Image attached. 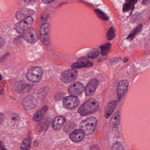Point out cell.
<instances>
[{
	"instance_id": "11",
	"label": "cell",
	"mask_w": 150,
	"mask_h": 150,
	"mask_svg": "<svg viewBox=\"0 0 150 150\" xmlns=\"http://www.w3.org/2000/svg\"><path fill=\"white\" fill-rule=\"evenodd\" d=\"M129 82L126 80H123L120 81L117 90V97L118 101H121L125 95L128 90Z\"/></svg>"
},
{
	"instance_id": "24",
	"label": "cell",
	"mask_w": 150,
	"mask_h": 150,
	"mask_svg": "<svg viewBox=\"0 0 150 150\" xmlns=\"http://www.w3.org/2000/svg\"><path fill=\"white\" fill-rule=\"evenodd\" d=\"M142 29V25H139L138 27H137L136 28H135L134 30H132V32L131 33H130V34L128 36V37H127L126 39L129 40V41H131V40L133 39V38L135 37V36H136L138 33H139V32L141 31Z\"/></svg>"
},
{
	"instance_id": "21",
	"label": "cell",
	"mask_w": 150,
	"mask_h": 150,
	"mask_svg": "<svg viewBox=\"0 0 150 150\" xmlns=\"http://www.w3.org/2000/svg\"><path fill=\"white\" fill-rule=\"evenodd\" d=\"M120 116L119 112L117 111L111 117V119L110 121V124L113 128H116L118 127L120 124Z\"/></svg>"
},
{
	"instance_id": "28",
	"label": "cell",
	"mask_w": 150,
	"mask_h": 150,
	"mask_svg": "<svg viewBox=\"0 0 150 150\" xmlns=\"http://www.w3.org/2000/svg\"><path fill=\"white\" fill-rule=\"evenodd\" d=\"M112 150H125L123 145L119 142H115L113 144L112 147Z\"/></svg>"
},
{
	"instance_id": "10",
	"label": "cell",
	"mask_w": 150,
	"mask_h": 150,
	"mask_svg": "<svg viewBox=\"0 0 150 150\" xmlns=\"http://www.w3.org/2000/svg\"><path fill=\"white\" fill-rule=\"evenodd\" d=\"M22 104L25 109L30 110L36 107L37 104V101L35 97L30 96L25 97Z\"/></svg>"
},
{
	"instance_id": "3",
	"label": "cell",
	"mask_w": 150,
	"mask_h": 150,
	"mask_svg": "<svg viewBox=\"0 0 150 150\" xmlns=\"http://www.w3.org/2000/svg\"><path fill=\"white\" fill-rule=\"evenodd\" d=\"M43 70L40 67H34L30 68L27 71L26 77L28 81L32 83H37L42 79Z\"/></svg>"
},
{
	"instance_id": "37",
	"label": "cell",
	"mask_w": 150,
	"mask_h": 150,
	"mask_svg": "<svg viewBox=\"0 0 150 150\" xmlns=\"http://www.w3.org/2000/svg\"><path fill=\"white\" fill-rule=\"evenodd\" d=\"M128 61H129V58L125 57V58L124 59L123 62L124 63L127 62H128Z\"/></svg>"
},
{
	"instance_id": "38",
	"label": "cell",
	"mask_w": 150,
	"mask_h": 150,
	"mask_svg": "<svg viewBox=\"0 0 150 150\" xmlns=\"http://www.w3.org/2000/svg\"><path fill=\"white\" fill-rule=\"evenodd\" d=\"M3 89H2V88L0 86V95H1V94L3 93Z\"/></svg>"
},
{
	"instance_id": "2",
	"label": "cell",
	"mask_w": 150,
	"mask_h": 150,
	"mask_svg": "<svg viewBox=\"0 0 150 150\" xmlns=\"http://www.w3.org/2000/svg\"><path fill=\"white\" fill-rule=\"evenodd\" d=\"M96 118L89 117L83 120L80 124V128L84 132L85 135H89L94 131L96 125Z\"/></svg>"
},
{
	"instance_id": "19",
	"label": "cell",
	"mask_w": 150,
	"mask_h": 150,
	"mask_svg": "<svg viewBox=\"0 0 150 150\" xmlns=\"http://www.w3.org/2000/svg\"><path fill=\"white\" fill-rule=\"evenodd\" d=\"M138 0H126L123 6V12L124 13L132 11Z\"/></svg>"
},
{
	"instance_id": "26",
	"label": "cell",
	"mask_w": 150,
	"mask_h": 150,
	"mask_svg": "<svg viewBox=\"0 0 150 150\" xmlns=\"http://www.w3.org/2000/svg\"><path fill=\"white\" fill-rule=\"evenodd\" d=\"M100 53L96 49H93L91 50L88 54V57L89 58L94 59L97 57L99 56Z\"/></svg>"
},
{
	"instance_id": "5",
	"label": "cell",
	"mask_w": 150,
	"mask_h": 150,
	"mask_svg": "<svg viewBox=\"0 0 150 150\" xmlns=\"http://www.w3.org/2000/svg\"><path fill=\"white\" fill-rule=\"evenodd\" d=\"M85 89L83 84L79 82H74L71 83L68 88V92L71 96L77 97L82 94Z\"/></svg>"
},
{
	"instance_id": "31",
	"label": "cell",
	"mask_w": 150,
	"mask_h": 150,
	"mask_svg": "<svg viewBox=\"0 0 150 150\" xmlns=\"http://www.w3.org/2000/svg\"><path fill=\"white\" fill-rule=\"evenodd\" d=\"M89 150H100L99 146L98 145H94L93 146H91Z\"/></svg>"
},
{
	"instance_id": "7",
	"label": "cell",
	"mask_w": 150,
	"mask_h": 150,
	"mask_svg": "<svg viewBox=\"0 0 150 150\" xmlns=\"http://www.w3.org/2000/svg\"><path fill=\"white\" fill-rule=\"evenodd\" d=\"M78 76V72L75 69L67 70L62 73L61 80L64 83H69L75 80Z\"/></svg>"
},
{
	"instance_id": "23",
	"label": "cell",
	"mask_w": 150,
	"mask_h": 150,
	"mask_svg": "<svg viewBox=\"0 0 150 150\" xmlns=\"http://www.w3.org/2000/svg\"><path fill=\"white\" fill-rule=\"evenodd\" d=\"M31 139L30 135L23 141L21 144V149L22 150H29L31 148Z\"/></svg>"
},
{
	"instance_id": "16",
	"label": "cell",
	"mask_w": 150,
	"mask_h": 150,
	"mask_svg": "<svg viewBox=\"0 0 150 150\" xmlns=\"http://www.w3.org/2000/svg\"><path fill=\"white\" fill-rule=\"evenodd\" d=\"M85 134L81 129L73 131L70 134L69 137L72 141L74 142H79L84 138Z\"/></svg>"
},
{
	"instance_id": "20",
	"label": "cell",
	"mask_w": 150,
	"mask_h": 150,
	"mask_svg": "<svg viewBox=\"0 0 150 150\" xmlns=\"http://www.w3.org/2000/svg\"><path fill=\"white\" fill-rule=\"evenodd\" d=\"M48 110V107L46 105L44 106L41 109L37 111L33 116V119L36 122H39L42 120L43 117L47 112Z\"/></svg>"
},
{
	"instance_id": "29",
	"label": "cell",
	"mask_w": 150,
	"mask_h": 150,
	"mask_svg": "<svg viewBox=\"0 0 150 150\" xmlns=\"http://www.w3.org/2000/svg\"><path fill=\"white\" fill-rule=\"evenodd\" d=\"M122 60V58L121 57H114L112 58L109 62V65H112V64H115L121 62Z\"/></svg>"
},
{
	"instance_id": "25",
	"label": "cell",
	"mask_w": 150,
	"mask_h": 150,
	"mask_svg": "<svg viewBox=\"0 0 150 150\" xmlns=\"http://www.w3.org/2000/svg\"><path fill=\"white\" fill-rule=\"evenodd\" d=\"M95 12L97 16H98L103 20L107 21L108 20V17L107 16V15L105 13H104L101 10L98 9H95Z\"/></svg>"
},
{
	"instance_id": "15",
	"label": "cell",
	"mask_w": 150,
	"mask_h": 150,
	"mask_svg": "<svg viewBox=\"0 0 150 150\" xmlns=\"http://www.w3.org/2000/svg\"><path fill=\"white\" fill-rule=\"evenodd\" d=\"M35 11L30 8H24L17 12L16 14V19L18 20L22 21L33 15Z\"/></svg>"
},
{
	"instance_id": "6",
	"label": "cell",
	"mask_w": 150,
	"mask_h": 150,
	"mask_svg": "<svg viewBox=\"0 0 150 150\" xmlns=\"http://www.w3.org/2000/svg\"><path fill=\"white\" fill-rule=\"evenodd\" d=\"M34 22V19L32 17H28L23 20L21 21L19 23H17L14 26V29L18 33L23 34L26 30L30 28V26Z\"/></svg>"
},
{
	"instance_id": "32",
	"label": "cell",
	"mask_w": 150,
	"mask_h": 150,
	"mask_svg": "<svg viewBox=\"0 0 150 150\" xmlns=\"http://www.w3.org/2000/svg\"><path fill=\"white\" fill-rule=\"evenodd\" d=\"M0 150H7L1 141H0Z\"/></svg>"
},
{
	"instance_id": "17",
	"label": "cell",
	"mask_w": 150,
	"mask_h": 150,
	"mask_svg": "<svg viewBox=\"0 0 150 150\" xmlns=\"http://www.w3.org/2000/svg\"><path fill=\"white\" fill-rule=\"evenodd\" d=\"M66 119L65 117L62 116H57L54 119L52 124V127L55 130H59L62 128L65 123Z\"/></svg>"
},
{
	"instance_id": "12",
	"label": "cell",
	"mask_w": 150,
	"mask_h": 150,
	"mask_svg": "<svg viewBox=\"0 0 150 150\" xmlns=\"http://www.w3.org/2000/svg\"><path fill=\"white\" fill-rule=\"evenodd\" d=\"M93 65V63L88 61L86 57H82L78 59L77 62L74 63L72 64L71 68L72 69H79V68L91 67Z\"/></svg>"
},
{
	"instance_id": "34",
	"label": "cell",
	"mask_w": 150,
	"mask_h": 150,
	"mask_svg": "<svg viewBox=\"0 0 150 150\" xmlns=\"http://www.w3.org/2000/svg\"><path fill=\"white\" fill-rule=\"evenodd\" d=\"M54 0H42L44 4H49L54 1Z\"/></svg>"
},
{
	"instance_id": "14",
	"label": "cell",
	"mask_w": 150,
	"mask_h": 150,
	"mask_svg": "<svg viewBox=\"0 0 150 150\" xmlns=\"http://www.w3.org/2000/svg\"><path fill=\"white\" fill-rule=\"evenodd\" d=\"M32 85L26 83L23 81L17 82L15 85V89L21 93H25L30 91Z\"/></svg>"
},
{
	"instance_id": "13",
	"label": "cell",
	"mask_w": 150,
	"mask_h": 150,
	"mask_svg": "<svg viewBox=\"0 0 150 150\" xmlns=\"http://www.w3.org/2000/svg\"><path fill=\"white\" fill-rule=\"evenodd\" d=\"M98 81L97 79H93L91 80L85 88V95L87 96H89L94 94L98 85Z\"/></svg>"
},
{
	"instance_id": "18",
	"label": "cell",
	"mask_w": 150,
	"mask_h": 150,
	"mask_svg": "<svg viewBox=\"0 0 150 150\" xmlns=\"http://www.w3.org/2000/svg\"><path fill=\"white\" fill-rule=\"evenodd\" d=\"M117 104V101H112L108 103L106 105L105 109L104 115L106 118H109L113 113L114 110L115 109Z\"/></svg>"
},
{
	"instance_id": "33",
	"label": "cell",
	"mask_w": 150,
	"mask_h": 150,
	"mask_svg": "<svg viewBox=\"0 0 150 150\" xmlns=\"http://www.w3.org/2000/svg\"><path fill=\"white\" fill-rule=\"evenodd\" d=\"M4 43H5V42H4V41L3 38L0 37V48H1V47L4 46Z\"/></svg>"
},
{
	"instance_id": "27",
	"label": "cell",
	"mask_w": 150,
	"mask_h": 150,
	"mask_svg": "<svg viewBox=\"0 0 150 150\" xmlns=\"http://www.w3.org/2000/svg\"><path fill=\"white\" fill-rule=\"evenodd\" d=\"M115 30L113 27H111L108 31L107 34V38L108 40H111L115 37Z\"/></svg>"
},
{
	"instance_id": "30",
	"label": "cell",
	"mask_w": 150,
	"mask_h": 150,
	"mask_svg": "<svg viewBox=\"0 0 150 150\" xmlns=\"http://www.w3.org/2000/svg\"><path fill=\"white\" fill-rule=\"evenodd\" d=\"M5 116L2 113L0 112V124H2L5 121Z\"/></svg>"
},
{
	"instance_id": "9",
	"label": "cell",
	"mask_w": 150,
	"mask_h": 150,
	"mask_svg": "<svg viewBox=\"0 0 150 150\" xmlns=\"http://www.w3.org/2000/svg\"><path fill=\"white\" fill-rule=\"evenodd\" d=\"M23 37L27 42L34 43L38 40V35L34 29L30 28L23 33Z\"/></svg>"
},
{
	"instance_id": "35",
	"label": "cell",
	"mask_w": 150,
	"mask_h": 150,
	"mask_svg": "<svg viewBox=\"0 0 150 150\" xmlns=\"http://www.w3.org/2000/svg\"><path fill=\"white\" fill-rule=\"evenodd\" d=\"M149 2H150V0H143L142 3L144 5H146V4H148Z\"/></svg>"
},
{
	"instance_id": "39",
	"label": "cell",
	"mask_w": 150,
	"mask_h": 150,
	"mask_svg": "<svg viewBox=\"0 0 150 150\" xmlns=\"http://www.w3.org/2000/svg\"><path fill=\"white\" fill-rule=\"evenodd\" d=\"M2 79V76L1 74H0V81H1Z\"/></svg>"
},
{
	"instance_id": "36",
	"label": "cell",
	"mask_w": 150,
	"mask_h": 150,
	"mask_svg": "<svg viewBox=\"0 0 150 150\" xmlns=\"http://www.w3.org/2000/svg\"><path fill=\"white\" fill-rule=\"evenodd\" d=\"M36 1V0H24V1L27 2H33V1Z\"/></svg>"
},
{
	"instance_id": "8",
	"label": "cell",
	"mask_w": 150,
	"mask_h": 150,
	"mask_svg": "<svg viewBox=\"0 0 150 150\" xmlns=\"http://www.w3.org/2000/svg\"><path fill=\"white\" fill-rule=\"evenodd\" d=\"M80 104L79 98L77 97L70 96L64 97L63 99V105L67 109L70 110L77 108Z\"/></svg>"
},
{
	"instance_id": "22",
	"label": "cell",
	"mask_w": 150,
	"mask_h": 150,
	"mask_svg": "<svg viewBox=\"0 0 150 150\" xmlns=\"http://www.w3.org/2000/svg\"><path fill=\"white\" fill-rule=\"evenodd\" d=\"M111 46L112 45L110 43H107L99 46L102 55L104 56L108 55L111 50Z\"/></svg>"
},
{
	"instance_id": "1",
	"label": "cell",
	"mask_w": 150,
	"mask_h": 150,
	"mask_svg": "<svg viewBox=\"0 0 150 150\" xmlns=\"http://www.w3.org/2000/svg\"><path fill=\"white\" fill-rule=\"evenodd\" d=\"M99 104L97 101L90 98L83 104L78 109L77 112L80 116H87L95 113L98 109Z\"/></svg>"
},
{
	"instance_id": "4",
	"label": "cell",
	"mask_w": 150,
	"mask_h": 150,
	"mask_svg": "<svg viewBox=\"0 0 150 150\" xmlns=\"http://www.w3.org/2000/svg\"><path fill=\"white\" fill-rule=\"evenodd\" d=\"M50 30V26L49 23H45L42 25L40 31V38L41 41L45 45H49L51 43V40L49 36Z\"/></svg>"
}]
</instances>
